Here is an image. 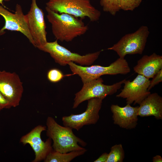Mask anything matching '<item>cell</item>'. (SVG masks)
<instances>
[{
	"label": "cell",
	"instance_id": "1",
	"mask_svg": "<svg viewBox=\"0 0 162 162\" xmlns=\"http://www.w3.org/2000/svg\"><path fill=\"white\" fill-rule=\"evenodd\" d=\"M46 17L51 24L52 33L57 40L70 42L84 34L88 27L81 20L67 14L53 11L46 7Z\"/></svg>",
	"mask_w": 162,
	"mask_h": 162
},
{
	"label": "cell",
	"instance_id": "2",
	"mask_svg": "<svg viewBox=\"0 0 162 162\" xmlns=\"http://www.w3.org/2000/svg\"><path fill=\"white\" fill-rule=\"evenodd\" d=\"M46 124V135L53 141L54 151L66 153L85 149L79 144L84 147L86 143L74 134L72 129L60 125L51 117L47 118Z\"/></svg>",
	"mask_w": 162,
	"mask_h": 162
},
{
	"label": "cell",
	"instance_id": "3",
	"mask_svg": "<svg viewBox=\"0 0 162 162\" xmlns=\"http://www.w3.org/2000/svg\"><path fill=\"white\" fill-rule=\"evenodd\" d=\"M68 64L74 74L78 75L83 84L100 77L105 75H125L129 73L130 69L127 60L119 58L107 66L94 65L83 67L73 62Z\"/></svg>",
	"mask_w": 162,
	"mask_h": 162
},
{
	"label": "cell",
	"instance_id": "4",
	"mask_svg": "<svg viewBox=\"0 0 162 162\" xmlns=\"http://www.w3.org/2000/svg\"><path fill=\"white\" fill-rule=\"evenodd\" d=\"M46 5L55 12L76 17H87L92 22L98 20L101 15L100 12L91 4L90 0H50Z\"/></svg>",
	"mask_w": 162,
	"mask_h": 162
},
{
	"label": "cell",
	"instance_id": "5",
	"mask_svg": "<svg viewBox=\"0 0 162 162\" xmlns=\"http://www.w3.org/2000/svg\"><path fill=\"white\" fill-rule=\"evenodd\" d=\"M57 41L56 40L53 42H47L37 48L50 54L56 63L62 66H65L70 62H75L81 66H89L98 58L101 52L100 51L82 56L72 52L61 46Z\"/></svg>",
	"mask_w": 162,
	"mask_h": 162
},
{
	"label": "cell",
	"instance_id": "6",
	"mask_svg": "<svg viewBox=\"0 0 162 162\" xmlns=\"http://www.w3.org/2000/svg\"><path fill=\"white\" fill-rule=\"evenodd\" d=\"M149 34V29L142 26L135 32L127 34L116 44L107 49L116 52L119 58H124L128 54H142Z\"/></svg>",
	"mask_w": 162,
	"mask_h": 162
},
{
	"label": "cell",
	"instance_id": "7",
	"mask_svg": "<svg viewBox=\"0 0 162 162\" xmlns=\"http://www.w3.org/2000/svg\"><path fill=\"white\" fill-rule=\"evenodd\" d=\"M126 79L112 85L103 83L100 77L83 84L81 90L75 94L73 108H76L82 103L89 99L97 98H105L116 93L121 87Z\"/></svg>",
	"mask_w": 162,
	"mask_h": 162
},
{
	"label": "cell",
	"instance_id": "8",
	"mask_svg": "<svg viewBox=\"0 0 162 162\" xmlns=\"http://www.w3.org/2000/svg\"><path fill=\"white\" fill-rule=\"evenodd\" d=\"M104 99L97 98L88 100L87 107L84 112L62 117L64 126L79 131L85 125L96 124L99 118V112Z\"/></svg>",
	"mask_w": 162,
	"mask_h": 162
},
{
	"label": "cell",
	"instance_id": "9",
	"mask_svg": "<svg viewBox=\"0 0 162 162\" xmlns=\"http://www.w3.org/2000/svg\"><path fill=\"white\" fill-rule=\"evenodd\" d=\"M150 81L139 74L131 81L126 79L123 88L116 97L125 99L127 104H139L151 93L148 90Z\"/></svg>",
	"mask_w": 162,
	"mask_h": 162
},
{
	"label": "cell",
	"instance_id": "10",
	"mask_svg": "<svg viewBox=\"0 0 162 162\" xmlns=\"http://www.w3.org/2000/svg\"><path fill=\"white\" fill-rule=\"evenodd\" d=\"M0 15L5 20L4 26L0 29V35L4 34V30L19 32L23 34L34 46V40L29 29L26 15L23 12L21 6L17 4L14 13H13L0 4Z\"/></svg>",
	"mask_w": 162,
	"mask_h": 162
},
{
	"label": "cell",
	"instance_id": "11",
	"mask_svg": "<svg viewBox=\"0 0 162 162\" xmlns=\"http://www.w3.org/2000/svg\"><path fill=\"white\" fill-rule=\"evenodd\" d=\"M23 91L22 83L17 74L0 70V92L8 102L10 108L19 105Z\"/></svg>",
	"mask_w": 162,
	"mask_h": 162
},
{
	"label": "cell",
	"instance_id": "12",
	"mask_svg": "<svg viewBox=\"0 0 162 162\" xmlns=\"http://www.w3.org/2000/svg\"><path fill=\"white\" fill-rule=\"evenodd\" d=\"M26 16L34 47L38 48L44 45L47 42L44 14L37 5L36 0H32L30 9Z\"/></svg>",
	"mask_w": 162,
	"mask_h": 162
},
{
	"label": "cell",
	"instance_id": "13",
	"mask_svg": "<svg viewBox=\"0 0 162 162\" xmlns=\"http://www.w3.org/2000/svg\"><path fill=\"white\" fill-rule=\"evenodd\" d=\"M46 128L45 126L38 125L20 139L21 142L24 145L29 144L34 151L35 157L33 162L44 160L53 150L51 139L49 138L44 142L41 138V133L46 130Z\"/></svg>",
	"mask_w": 162,
	"mask_h": 162
},
{
	"label": "cell",
	"instance_id": "14",
	"mask_svg": "<svg viewBox=\"0 0 162 162\" xmlns=\"http://www.w3.org/2000/svg\"><path fill=\"white\" fill-rule=\"evenodd\" d=\"M138 106L133 107L127 104L124 106L112 104L110 110L114 124L127 130L135 128L137 125Z\"/></svg>",
	"mask_w": 162,
	"mask_h": 162
},
{
	"label": "cell",
	"instance_id": "15",
	"mask_svg": "<svg viewBox=\"0 0 162 162\" xmlns=\"http://www.w3.org/2000/svg\"><path fill=\"white\" fill-rule=\"evenodd\" d=\"M162 69V56L153 53L150 56L144 55L134 67L135 72L147 79L152 78Z\"/></svg>",
	"mask_w": 162,
	"mask_h": 162
},
{
	"label": "cell",
	"instance_id": "16",
	"mask_svg": "<svg viewBox=\"0 0 162 162\" xmlns=\"http://www.w3.org/2000/svg\"><path fill=\"white\" fill-rule=\"evenodd\" d=\"M139 105L138 116H153L157 119H162V98L158 93H151Z\"/></svg>",
	"mask_w": 162,
	"mask_h": 162
},
{
	"label": "cell",
	"instance_id": "17",
	"mask_svg": "<svg viewBox=\"0 0 162 162\" xmlns=\"http://www.w3.org/2000/svg\"><path fill=\"white\" fill-rule=\"evenodd\" d=\"M87 151L85 149L61 153L52 151L44 160L45 162H70L76 157L83 154Z\"/></svg>",
	"mask_w": 162,
	"mask_h": 162
},
{
	"label": "cell",
	"instance_id": "18",
	"mask_svg": "<svg viewBox=\"0 0 162 162\" xmlns=\"http://www.w3.org/2000/svg\"><path fill=\"white\" fill-rule=\"evenodd\" d=\"M124 157V152L122 145L116 144L111 148L106 162H123Z\"/></svg>",
	"mask_w": 162,
	"mask_h": 162
},
{
	"label": "cell",
	"instance_id": "19",
	"mask_svg": "<svg viewBox=\"0 0 162 162\" xmlns=\"http://www.w3.org/2000/svg\"><path fill=\"white\" fill-rule=\"evenodd\" d=\"M121 0H100L103 10L114 16L120 9Z\"/></svg>",
	"mask_w": 162,
	"mask_h": 162
},
{
	"label": "cell",
	"instance_id": "20",
	"mask_svg": "<svg viewBox=\"0 0 162 162\" xmlns=\"http://www.w3.org/2000/svg\"><path fill=\"white\" fill-rule=\"evenodd\" d=\"M142 0H121V9L125 11L133 10L140 4Z\"/></svg>",
	"mask_w": 162,
	"mask_h": 162
},
{
	"label": "cell",
	"instance_id": "21",
	"mask_svg": "<svg viewBox=\"0 0 162 162\" xmlns=\"http://www.w3.org/2000/svg\"><path fill=\"white\" fill-rule=\"evenodd\" d=\"M64 77L62 72L58 69L50 70L47 74L48 80L52 82H57L61 80Z\"/></svg>",
	"mask_w": 162,
	"mask_h": 162
},
{
	"label": "cell",
	"instance_id": "22",
	"mask_svg": "<svg viewBox=\"0 0 162 162\" xmlns=\"http://www.w3.org/2000/svg\"><path fill=\"white\" fill-rule=\"evenodd\" d=\"M162 82V69L160 70L152 78L150 81L148 90L149 91L155 85Z\"/></svg>",
	"mask_w": 162,
	"mask_h": 162
},
{
	"label": "cell",
	"instance_id": "23",
	"mask_svg": "<svg viewBox=\"0 0 162 162\" xmlns=\"http://www.w3.org/2000/svg\"><path fill=\"white\" fill-rule=\"evenodd\" d=\"M8 108H10L8 102L0 92V110Z\"/></svg>",
	"mask_w": 162,
	"mask_h": 162
},
{
	"label": "cell",
	"instance_id": "24",
	"mask_svg": "<svg viewBox=\"0 0 162 162\" xmlns=\"http://www.w3.org/2000/svg\"><path fill=\"white\" fill-rule=\"evenodd\" d=\"M108 154L106 153H103L98 158L95 160L94 162H106L108 158Z\"/></svg>",
	"mask_w": 162,
	"mask_h": 162
},
{
	"label": "cell",
	"instance_id": "25",
	"mask_svg": "<svg viewBox=\"0 0 162 162\" xmlns=\"http://www.w3.org/2000/svg\"><path fill=\"white\" fill-rule=\"evenodd\" d=\"M152 161L153 162H162V158L159 155H156L153 158Z\"/></svg>",
	"mask_w": 162,
	"mask_h": 162
},
{
	"label": "cell",
	"instance_id": "26",
	"mask_svg": "<svg viewBox=\"0 0 162 162\" xmlns=\"http://www.w3.org/2000/svg\"><path fill=\"white\" fill-rule=\"evenodd\" d=\"M10 0H0V4L2 5H3V1L6 2H8L10 1Z\"/></svg>",
	"mask_w": 162,
	"mask_h": 162
}]
</instances>
